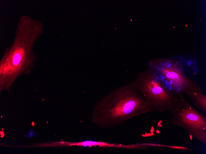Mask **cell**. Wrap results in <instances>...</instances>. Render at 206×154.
<instances>
[{"instance_id": "1", "label": "cell", "mask_w": 206, "mask_h": 154, "mask_svg": "<svg viewBox=\"0 0 206 154\" xmlns=\"http://www.w3.org/2000/svg\"><path fill=\"white\" fill-rule=\"evenodd\" d=\"M153 111L134 81L113 90L97 102L94 106L91 120L100 128H111Z\"/></svg>"}, {"instance_id": "7", "label": "cell", "mask_w": 206, "mask_h": 154, "mask_svg": "<svg viewBox=\"0 0 206 154\" xmlns=\"http://www.w3.org/2000/svg\"><path fill=\"white\" fill-rule=\"evenodd\" d=\"M20 60V56L18 54H16L14 57L13 62L14 64L16 65L18 64Z\"/></svg>"}, {"instance_id": "4", "label": "cell", "mask_w": 206, "mask_h": 154, "mask_svg": "<svg viewBox=\"0 0 206 154\" xmlns=\"http://www.w3.org/2000/svg\"><path fill=\"white\" fill-rule=\"evenodd\" d=\"M174 109L170 111L172 115L170 123L182 128L189 136L206 144V117L192 106L183 94Z\"/></svg>"}, {"instance_id": "6", "label": "cell", "mask_w": 206, "mask_h": 154, "mask_svg": "<svg viewBox=\"0 0 206 154\" xmlns=\"http://www.w3.org/2000/svg\"><path fill=\"white\" fill-rule=\"evenodd\" d=\"M59 144L61 145H64L69 146H83L84 147H91L96 146L113 147L114 145V144H109L101 142H96L91 140L76 142H67L61 141L59 142Z\"/></svg>"}, {"instance_id": "5", "label": "cell", "mask_w": 206, "mask_h": 154, "mask_svg": "<svg viewBox=\"0 0 206 154\" xmlns=\"http://www.w3.org/2000/svg\"><path fill=\"white\" fill-rule=\"evenodd\" d=\"M192 101L194 105L206 114V95L204 93L193 90H186L184 93Z\"/></svg>"}, {"instance_id": "3", "label": "cell", "mask_w": 206, "mask_h": 154, "mask_svg": "<svg viewBox=\"0 0 206 154\" xmlns=\"http://www.w3.org/2000/svg\"><path fill=\"white\" fill-rule=\"evenodd\" d=\"M148 66L156 71L161 80L177 97L179 98L186 90H193L204 93L198 83L186 76L180 61L155 58L150 61Z\"/></svg>"}, {"instance_id": "2", "label": "cell", "mask_w": 206, "mask_h": 154, "mask_svg": "<svg viewBox=\"0 0 206 154\" xmlns=\"http://www.w3.org/2000/svg\"><path fill=\"white\" fill-rule=\"evenodd\" d=\"M134 83L148 105L157 113L169 112L179 103V98L169 89L156 71L149 66L146 71L136 75Z\"/></svg>"}]
</instances>
